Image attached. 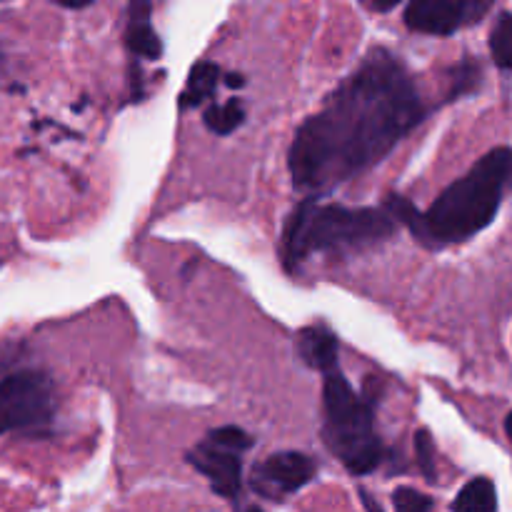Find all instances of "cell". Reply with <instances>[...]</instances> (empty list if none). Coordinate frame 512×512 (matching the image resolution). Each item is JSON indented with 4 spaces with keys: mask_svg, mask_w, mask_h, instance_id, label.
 <instances>
[{
    "mask_svg": "<svg viewBox=\"0 0 512 512\" xmlns=\"http://www.w3.org/2000/svg\"><path fill=\"white\" fill-rule=\"evenodd\" d=\"M423 118L408 70L373 50L295 133L288 158L293 185L313 198L325 195L380 163Z\"/></svg>",
    "mask_w": 512,
    "mask_h": 512,
    "instance_id": "1",
    "label": "cell"
},
{
    "mask_svg": "<svg viewBox=\"0 0 512 512\" xmlns=\"http://www.w3.org/2000/svg\"><path fill=\"white\" fill-rule=\"evenodd\" d=\"M512 188V150L495 148L455 180L420 220L418 240L428 248L470 240L498 215L505 190Z\"/></svg>",
    "mask_w": 512,
    "mask_h": 512,
    "instance_id": "2",
    "label": "cell"
},
{
    "mask_svg": "<svg viewBox=\"0 0 512 512\" xmlns=\"http://www.w3.org/2000/svg\"><path fill=\"white\" fill-rule=\"evenodd\" d=\"M393 218L385 210L318 205L310 195L295 208L285 228V258L290 268L303 263L310 253L358 250L393 235Z\"/></svg>",
    "mask_w": 512,
    "mask_h": 512,
    "instance_id": "3",
    "label": "cell"
},
{
    "mask_svg": "<svg viewBox=\"0 0 512 512\" xmlns=\"http://www.w3.org/2000/svg\"><path fill=\"white\" fill-rule=\"evenodd\" d=\"M323 440L330 453L353 475H368L383 463V445L375 435L373 408L353 390L338 368L325 370Z\"/></svg>",
    "mask_w": 512,
    "mask_h": 512,
    "instance_id": "4",
    "label": "cell"
},
{
    "mask_svg": "<svg viewBox=\"0 0 512 512\" xmlns=\"http://www.w3.org/2000/svg\"><path fill=\"white\" fill-rule=\"evenodd\" d=\"M0 358V435L43 428L53 418V385L40 370H8Z\"/></svg>",
    "mask_w": 512,
    "mask_h": 512,
    "instance_id": "5",
    "label": "cell"
},
{
    "mask_svg": "<svg viewBox=\"0 0 512 512\" xmlns=\"http://www.w3.org/2000/svg\"><path fill=\"white\" fill-rule=\"evenodd\" d=\"M188 463L210 480V488L220 498L238 500L243 488V450L208 435L203 443L195 445V450H190Z\"/></svg>",
    "mask_w": 512,
    "mask_h": 512,
    "instance_id": "6",
    "label": "cell"
},
{
    "mask_svg": "<svg viewBox=\"0 0 512 512\" xmlns=\"http://www.w3.org/2000/svg\"><path fill=\"white\" fill-rule=\"evenodd\" d=\"M493 0H410L405 25L415 33L450 35L468 20H478Z\"/></svg>",
    "mask_w": 512,
    "mask_h": 512,
    "instance_id": "7",
    "label": "cell"
},
{
    "mask_svg": "<svg viewBox=\"0 0 512 512\" xmlns=\"http://www.w3.org/2000/svg\"><path fill=\"white\" fill-rule=\"evenodd\" d=\"M315 478V463L303 453H275L255 470L253 485L260 495H288Z\"/></svg>",
    "mask_w": 512,
    "mask_h": 512,
    "instance_id": "8",
    "label": "cell"
},
{
    "mask_svg": "<svg viewBox=\"0 0 512 512\" xmlns=\"http://www.w3.org/2000/svg\"><path fill=\"white\" fill-rule=\"evenodd\" d=\"M298 355L310 368L325 373L330 368H338V340L320 325L305 328L298 338Z\"/></svg>",
    "mask_w": 512,
    "mask_h": 512,
    "instance_id": "9",
    "label": "cell"
},
{
    "mask_svg": "<svg viewBox=\"0 0 512 512\" xmlns=\"http://www.w3.org/2000/svg\"><path fill=\"white\" fill-rule=\"evenodd\" d=\"M128 43L133 53L143 55V58H160L163 53V43L155 35L153 23H150V3L148 0H133L130 8V25H128Z\"/></svg>",
    "mask_w": 512,
    "mask_h": 512,
    "instance_id": "10",
    "label": "cell"
},
{
    "mask_svg": "<svg viewBox=\"0 0 512 512\" xmlns=\"http://www.w3.org/2000/svg\"><path fill=\"white\" fill-rule=\"evenodd\" d=\"M220 80V68L215 63H198L190 70L188 85H185L183 95H180V108H195V105L205 103L210 95L215 93Z\"/></svg>",
    "mask_w": 512,
    "mask_h": 512,
    "instance_id": "11",
    "label": "cell"
},
{
    "mask_svg": "<svg viewBox=\"0 0 512 512\" xmlns=\"http://www.w3.org/2000/svg\"><path fill=\"white\" fill-rule=\"evenodd\" d=\"M453 510L458 512H495L498 510V495H495L493 480L475 478L460 490L455 498Z\"/></svg>",
    "mask_w": 512,
    "mask_h": 512,
    "instance_id": "12",
    "label": "cell"
},
{
    "mask_svg": "<svg viewBox=\"0 0 512 512\" xmlns=\"http://www.w3.org/2000/svg\"><path fill=\"white\" fill-rule=\"evenodd\" d=\"M205 125H208L210 133L215 135H228L235 128H240L245 120V108L238 98L228 100L225 105H210L203 115Z\"/></svg>",
    "mask_w": 512,
    "mask_h": 512,
    "instance_id": "13",
    "label": "cell"
},
{
    "mask_svg": "<svg viewBox=\"0 0 512 512\" xmlns=\"http://www.w3.org/2000/svg\"><path fill=\"white\" fill-rule=\"evenodd\" d=\"M490 53L498 68L512 70V15L503 13L490 33Z\"/></svg>",
    "mask_w": 512,
    "mask_h": 512,
    "instance_id": "14",
    "label": "cell"
},
{
    "mask_svg": "<svg viewBox=\"0 0 512 512\" xmlns=\"http://www.w3.org/2000/svg\"><path fill=\"white\" fill-rule=\"evenodd\" d=\"M415 458H418L420 470L430 483H435V445L428 430H418L415 433Z\"/></svg>",
    "mask_w": 512,
    "mask_h": 512,
    "instance_id": "15",
    "label": "cell"
},
{
    "mask_svg": "<svg viewBox=\"0 0 512 512\" xmlns=\"http://www.w3.org/2000/svg\"><path fill=\"white\" fill-rule=\"evenodd\" d=\"M393 505L400 512H425L433 508V500L423 493H415L413 488H398L393 493Z\"/></svg>",
    "mask_w": 512,
    "mask_h": 512,
    "instance_id": "16",
    "label": "cell"
},
{
    "mask_svg": "<svg viewBox=\"0 0 512 512\" xmlns=\"http://www.w3.org/2000/svg\"><path fill=\"white\" fill-rule=\"evenodd\" d=\"M480 83V68L475 63H463L455 70V85L453 95H463L468 90H475Z\"/></svg>",
    "mask_w": 512,
    "mask_h": 512,
    "instance_id": "17",
    "label": "cell"
},
{
    "mask_svg": "<svg viewBox=\"0 0 512 512\" xmlns=\"http://www.w3.org/2000/svg\"><path fill=\"white\" fill-rule=\"evenodd\" d=\"M50 3L60 5V8H68V10H80V8H88L93 0H50Z\"/></svg>",
    "mask_w": 512,
    "mask_h": 512,
    "instance_id": "18",
    "label": "cell"
},
{
    "mask_svg": "<svg viewBox=\"0 0 512 512\" xmlns=\"http://www.w3.org/2000/svg\"><path fill=\"white\" fill-rule=\"evenodd\" d=\"M365 3H368L373 10H378V13H385V10L395 8L400 0H365Z\"/></svg>",
    "mask_w": 512,
    "mask_h": 512,
    "instance_id": "19",
    "label": "cell"
},
{
    "mask_svg": "<svg viewBox=\"0 0 512 512\" xmlns=\"http://www.w3.org/2000/svg\"><path fill=\"white\" fill-rule=\"evenodd\" d=\"M225 83H228L230 88H240V85H243V78H240V75H228V78H225Z\"/></svg>",
    "mask_w": 512,
    "mask_h": 512,
    "instance_id": "20",
    "label": "cell"
},
{
    "mask_svg": "<svg viewBox=\"0 0 512 512\" xmlns=\"http://www.w3.org/2000/svg\"><path fill=\"white\" fill-rule=\"evenodd\" d=\"M505 433H508V438L512 443V410L508 413V418H505Z\"/></svg>",
    "mask_w": 512,
    "mask_h": 512,
    "instance_id": "21",
    "label": "cell"
}]
</instances>
